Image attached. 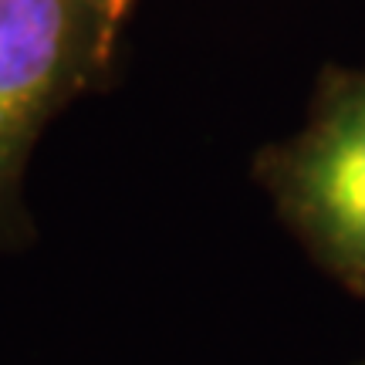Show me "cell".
<instances>
[{
  "label": "cell",
  "mask_w": 365,
  "mask_h": 365,
  "mask_svg": "<svg viewBox=\"0 0 365 365\" xmlns=\"http://www.w3.org/2000/svg\"><path fill=\"white\" fill-rule=\"evenodd\" d=\"M115 4H122L125 11H132V7H135V0H115Z\"/></svg>",
  "instance_id": "cell-3"
},
{
  "label": "cell",
  "mask_w": 365,
  "mask_h": 365,
  "mask_svg": "<svg viewBox=\"0 0 365 365\" xmlns=\"http://www.w3.org/2000/svg\"><path fill=\"white\" fill-rule=\"evenodd\" d=\"M250 176L308 261L365 298V61L322 65L304 122L261 145Z\"/></svg>",
  "instance_id": "cell-1"
},
{
  "label": "cell",
  "mask_w": 365,
  "mask_h": 365,
  "mask_svg": "<svg viewBox=\"0 0 365 365\" xmlns=\"http://www.w3.org/2000/svg\"><path fill=\"white\" fill-rule=\"evenodd\" d=\"M355 365H365V359H362V362H355Z\"/></svg>",
  "instance_id": "cell-4"
},
{
  "label": "cell",
  "mask_w": 365,
  "mask_h": 365,
  "mask_svg": "<svg viewBox=\"0 0 365 365\" xmlns=\"http://www.w3.org/2000/svg\"><path fill=\"white\" fill-rule=\"evenodd\" d=\"M125 17L115 0H0V254L34 240L31 153L58 112L108 81Z\"/></svg>",
  "instance_id": "cell-2"
}]
</instances>
